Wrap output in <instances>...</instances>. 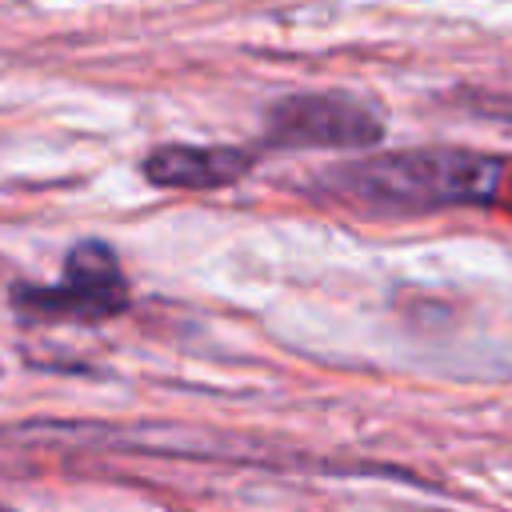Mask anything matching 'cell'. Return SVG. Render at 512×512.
<instances>
[{"label":"cell","instance_id":"obj_2","mask_svg":"<svg viewBox=\"0 0 512 512\" xmlns=\"http://www.w3.org/2000/svg\"><path fill=\"white\" fill-rule=\"evenodd\" d=\"M12 308L28 320H108L128 308V280L104 240L72 244L56 284H16Z\"/></svg>","mask_w":512,"mask_h":512},{"label":"cell","instance_id":"obj_3","mask_svg":"<svg viewBox=\"0 0 512 512\" xmlns=\"http://www.w3.org/2000/svg\"><path fill=\"white\" fill-rule=\"evenodd\" d=\"M264 140L276 148H376L384 140V116L348 92H296L264 112Z\"/></svg>","mask_w":512,"mask_h":512},{"label":"cell","instance_id":"obj_4","mask_svg":"<svg viewBox=\"0 0 512 512\" xmlns=\"http://www.w3.org/2000/svg\"><path fill=\"white\" fill-rule=\"evenodd\" d=\"M256 156L236 144H164L144 156V180L176 192H212L252 172Z\"/></svg>","mask_w":512,"mask_h":512},{"label":"cell","instance_id":"obj_1","mask_svg":"<svg viewBox=\"0 0 512 512\" xmlns=\"http://www.w3.org/2000/svg\"><path fill=\"white\" fill-rule=\"evenodd\" d=\"M508 164L468 148H404L332 168L324 184L352 204L384 212H428L452 204H492Z\"/></svg>","mask_w":512,"mask_h":512}]
</instances>
